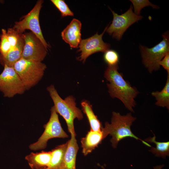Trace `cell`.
Segmentation results:
<instances>
[{"mask_svg": "<svg viewBox=\"0 0 169 169\" xmlns=\"http://www.w3.org/2000/svg\"><path fill=\"white\" fill-rule=\"evenodd\" d=\"M13 67L26 90H28L41 80L47 66L42 62L21 58L15 63Z\"/></svg>", "mask_w": 169, "mask_h": 169, "instance_id": "cell-4", "label": "cell"}, {"mask_svg": "<svg viewBox=\"0 0 169 169\" xmlns=\"http://www.w3.org/2000/svg\"><path fill=\"white\" fill-rule=\"evenodd\" d=\"M51 115L49 120L44 125V131L37 141L30 144L29 148L33 151L46 148L48 141L53 138H66L68 135L62 128L59 120L58 113L54 106L51 109Z\"/></svg>", "mask_w": 169, "mask_h": 169, "instance_id": "cell-7", "label": "cell"}, {"mask_svg": "<svg viewBox=\"0 0 169 169\" xmlns=\"http://www.w3.org/2000/svg\"><path fill=\"white\" fill-rule=\"evenodd\" d=\"M39 169H48L47 167H44V168H40Z\"/></svg>", "mask_w": 169, "mask_h": 169, "instance_id": "cell-27", "label": "cell"}, {"mask_svg": "<svg viewBox=\"0 0 169 169\" xmlns=\"http://www.w3.org/2000/svg\"><path fill=\"white\" fill-rule=\"evenodd\" d=\"M7 34L12 49L16 45L22 34L19 33L13 28H11L8 29Z\"/></svg>", "mask_w": 169, "mask_h": 169, "instance_id": "cell-25", "label": "cell"}, {"mask_svg": "<svg viewBox=\"0 0 169 169\" xmlns=\"http://www.w3.org/2000/svg\"><path fill=\"white\" fill-rule=\"evenodd\" d=\"M118 69V65L108 66L105 72L104 77L109 82L107 84L108 93L112 98H118L128 110L134 112L136 104L135 99L139 91L124 79Z\"/></svg>", "mask_w": 169, "mask_h": 169, "instance_id": "cell-1", "label": "cell"}, {"mask_svg": "<svg viewBox=\"0 0 169 169\" xmlns=\"http://www.w3.org/2000/svg\"><path fill=\"white\" fill-rule=\"evenodd\" d=\"M47 90L53 102L56 111L65 120L69 132L71 135L76 136L74 120L75 119L81 120L83 116L81 110L76 106L74 98L70 95L62 99L53 84L48 87Z\"/></svg>", "mask_w": 169, "mask_h": 169, "instance_id": "cell-3", "label": "cell"}, {"mask_svg": "<svg viewBox=\"0 0 169 169\" xmlns=\"http://www.w3.org/2000/svg\"><path fill=\"white\" fill-rule=\"evenodd\" d=\"M104 139L101 131L90 130L81 140L82 152L84 156L90 153Z\"/></svg>", "mask_w": 169, "mask_h": 169, "instance_id": "cell-13", "label": "cell"}, {"mask_svg": "<svg viewBox=\"0 0 169 169\" xmlns=\"http://www.w3.org/2000/svg\"><path fill=\"white\" fill-rule=\"evenodd\" d=\"M44 1H37L33 8L22 19L16 21L13 27L20 34H23L26 30H29L41 41L48 50L50 47L45 40L41 30L39 21V16Z\"/></svg>", "mask_w": 169, "mask_h": 169, "instance_id": "cell-6", "label": "cell"}, {"mask_svg": "<svg viewBox=\"0 0 169 169\" xmlns=\"http://www.w3.org/2000/svg\"><path fill=\"white\" fill-rule=\"evenodd\" d=\"M51 1L60 12L62 17L74 16L73 13L70 10L64 0H51Z\"/></svg>", "mask_w": 169, "mask_h": 169, "instance_id": "cell-23", "label": "cell"}, {"mask_svg": "<svg viewBox=\"0 0 169 169\" xmlns=\"http://www.w3.org/2000/svg\"><path fill=\"white\" fill-rule=\"evenodd\" d=\"M24 42L23 34L15 46L12 49L5 57L0 54V64L3 66L6 65L13 67L15 63L22 57Z\"/></svg>", "mask_w": 169, "mask_h": 169, "instance_id": "cell-14", "label": "cell"}, {"mask_svg": "<svg viewBox=\"0 0 169 169\" xmlns=\"http://www.w3.org/2000/svg\"><path fill=\"white\" fill-rule=\"evenodd\" d=\"M162 38L163 40L161 42L151 48L140 45L142 63L150 73L160 69V62L169 53L168 32L163 33Z\"/></svg>", "mask_w": 169, "mask_h": 169, "instance_id": "cell-5", "label": "cell"}, {"mask_svg": "<svg viewBox=\"0 0 169 169\" xmlns=\"http://www.w3.org/2000/svg\"><path fill=\"white\" fill-rule=\"evenodd\" d=\"M67 142L57 146L51 152V158L48 169H64V161Z\"/></svg>", "mask_w": 169, "mask_h": 169, "instance_id": "cell-17", "label": "cell"}, {"mask_svg": "<svg viewBox=\"0 0 169 169\" xmlns=\"http://www.w3.org/2000/svg\"><path fill=\"white\" fill-rule=\"evenodd\" d=\"M108 25L106 27L102 33H98L88 38L81 40L79 45L78 51L80 52L77 59L84 63L91 55L98 52H105L109 49L110 45L104 42L102 37Z\"/></svg>", "mask_w": 169, "mask_h": 169, "instance_id": "cell-11", "label": "cell"}, {"mask_svg": "<svg viewBox=\"0 0 169 169\" xmlns=\"http://www.w3.org/2000/svg\"><path fill=\"white\" fill-rule=\"evenodd\" d=\"M136 119V118L133 116L131 113L122 115L119 112H113L111 123L105 122V127L102 129L104 139L109 135L111 136L110 141L114 148L117 147L120 141L128 137L140 140L145 145L151 147L147 142L136 136L131 131V126Z\"/></svg>", "mask_w": 169, "mask_h": 169, "instance_id": "cell-2", "label": "cell"}, {"mask_svg": "<svg viewBox=\"0 0 169 169\" xmlns=\"http://www.w3.org/2000/svg\"><path fill=\"white\" fill-rule=\"evenodd\" d=\"M0 74V91L4 97L12 98L17 94L22 95L26 89L13 67L6 65Z\"/></svg>", "mask_w": 169, "mask_h": 169, "instance_id": "cell-8", "label": "cell"}, {"mask_svg": "<svg viewBox=\"0 0 169 169\" xmlns=\"http://www.w3.org/2000/svg\"><path fill=\"white\" fill-rule=\"evenodd\" d=\"M130 1L133 6L134 13L137 15H140L141 9L146 7L150 6L154 8H158V6L153 4L147 0H131Z\"/></svg>", "mask_w": 169, "mask_h": 169, "instance_id": "cell-24", "label": "cell"}, {"mask_svg": "<svg viewBox=\"0 0 169 169\" xmlns=\"http://www.w3.org/2000/svg\"><path fill=\"white\" fill-rule=\"evenodd\" d=\"M156 137L154 135L153 137H149L146 139L144 141L146 142L154 143L156 145L155 147H151L150 151L157 156L165 158L169 155V142H159L156 140Z\"/></svg>", "mask_w": 169, "mask_h": 169, "instance_id": "cell-20", "label": "cell"}, {"mask_svg": "<svg viewBox=\"0 0 169 169\" xmlns=\"http://www.w3.org/2000/svg\"><path fill=\"white\" fill-rule=\"evenodd\" d=\"M110 9L113 15V19L106 31L117 40L121 39L124 33L130 26L143 18L142 16L137 15L134 13L132 5L127 11L120 15Z\"/></svg>", "mask_w": 169, "mask_h": 169, "instance_id": "cell-9", "label": "cell"}, {"mask_svg": "<svg viewBox=\"0 0 169 169\" xmlns=\"http://www.w3.org/2000/svg\"><path fill=\"white\" fill-rule=\"evenodd\" d=\"M151 95L155 98V105L169 109V74H167L166 84L160 91H153Z\"/></svg>", "mask_w": 169, "mask_h": 169, "instance_id": "cell-19", "label": "cell"}, {"mask_svg": "<svg viewBox=\"0 0 169 169\" xmlns=\"http://www.w3.org/2000/svg\"><path fill=\"white\" fill-rule=\"evenodd\" d=\"M103 58L108 66L118 65L119 55L118 53L114 50L108 49L105 52Z\"/></svg>", "mask_w": 169, "mask_h": 169, "instance_id": "cell-22", "label": "cell"}, {"mask_svg": "<svg viewBox=\"0 0 169 169\" xmlns=\"http://www.w3.org/2000/svg\"><path fill=\"white\" fill-rule=\"evenodd\" d=\"M82 24L80 21L74 18L61 32L62 39L70 47H77L82 40L81 29Z\"/></svg>", "mask_w": 169, "mask_h": 169, "instance_id": "cell-12", "label": "cell"}, {"mask_svg": "<svg viewBox=\"0 0 169 169\" xmlns=\"http://www.w3.org/2000/svg\"><path fill=\"white\" fill-rule=\"evenodd\" d=\"M83 112L86 115L90 126V130L95 131H101L102 127L101 123L92 110L89 102L83 100L81 103Z\"/></svg>", "mask_w": 169, "mask_h": 169, "instance_id": "cell-18", "label": "cell"}, {"mask_svg": "<svg viewBox=\"0 0 169 169\" xmlns=\"http://www.w3.org/2000/svg\"><path fill=\"white\" fill-rule=\"evenodd\" d=\"M51 158V151L32 152L25 157L31 169H39L48 167Z\"/></svg>", "mask_w": 169, "mask_h": 169, "instance_id": "cell-15", "label": "cell"}, {"mask_svg": "<svg viewBox=\"0 0 169 169\" xmlns=\"http://www.w3.org/2000/svg\"><path fill=\"white\" fill-rule=\"evenodd\" d=\"M101 167H102L103 169H105V168H104V167L103 166H101Z\"/></svg>", "mask_w": 169, "mask_h": 169, "instance_id": "cell-28", "label": "cell"}, {"mask_svg": "<svg viewBox=\"0 0 169 169\" xmlns=\"http://www.w3.org/2000/svg\"><path fill=\"white\" fill-rule=\"evenodd\" d=\"M71 136L70 139L67 141V146L64 155V169H76V157L79 146L75 136Z\"/></svg>", "mask_w": 169, "mask_h": 169, "instance_id": "cell-16", "label": "cell"}, {"mask_svg": "<svg viewBox=\"0 0 169 169\" xmlns=\"http://www.w3.org/2000/svg\"><path fill=\"white\" fill-rule=\"evenodd\" d=\"M159 65L162 66L169 74V53H167L159 62Z\"/></svg>", "mask_w": 169, "mask_h": 169, "instance_id": "cell-26", "label": "cell"}, {"mask_svg": "<svg viewBox=\"0 0 169 169\" xmlns=\"http://www.w3.org/2000/svg\"><path fill=\"white\" fill-rule=\"evenodd\" d=\"M1 31L0 35V54L5 57L11 49V48L8 38L6 30L3 28Z\"/></svg>", "mask_w": 169, "mask_h": 169, "instance_id": "cell-21", "label": "cell"}, {"mask_svg": "<svg viewBox=\"0 0 169 169\" xmlns=\"http://www.w3.org/2000/svg\"><path fill=\"white\" fill-rule=\"evenodd\" d=\"M23 36L24 44L21 58L42 62L46 56L48 50L32 32L23 33Z\"/></svg>", "mask_w": 169, "mask_h": 169, "instance_id": "cell-10", "label": "cell"}]
</instances>
